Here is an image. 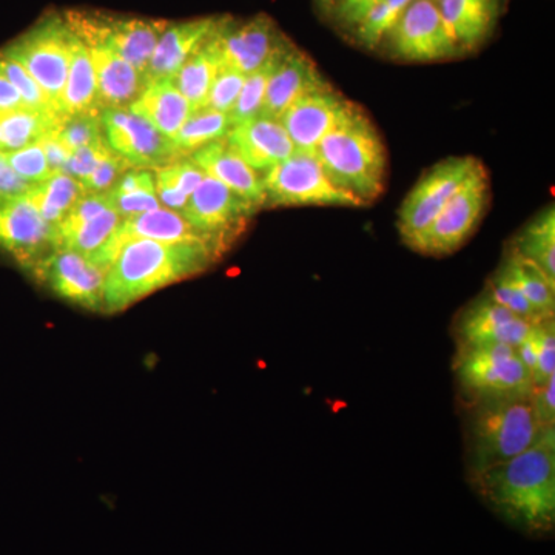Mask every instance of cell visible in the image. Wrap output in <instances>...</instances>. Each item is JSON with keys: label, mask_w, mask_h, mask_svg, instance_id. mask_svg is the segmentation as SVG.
<instances>
[{"label": "cell", "mask_w": 555, "mask_h": 555, "mask_svg": "<svg viewBox=\"0 0 555 555\" xmlns=\"http://www.w3.org/2000/svg\"><path fill=\"white\" fill-rule=\"evenodd\" d=\"M486 505L521 531L547 535L555 525V434L514 459L469 477Z\"/></svg>", "instance_id": "obj_1"}, {"label": "cell", "mask_w": 555, "mask_h": 555, "mask_svg": "<svg viewBox=\"0 0 555 555\" xmlns=\"http://www.w3.org/2000/svg\"><path fill=\"white\" fill-rule=\"evenodd\" d=\"M219 257L221 251L204 240L130 241L120 247L105 275L104 313L122 312L160 288L198 275Z\"/></svg>", "instance_id": "obj_2"}, {"label": "cell", "mask_w": 555, "mask_h": 555, "mask_svg": "<svg viewBox=\"0 0 555 555\" xmlns=\"http://www.w3.org/2000/svg\"><path fill=\"white\" fill-rule=\"evenodd\" d=\"M315 156L334 184L366 206L385 193V141L366 112L353 102L341 122L320 142Z\"/></svg>", "instance_id": "obj_3"}, {"label": "cell", "mask_w": 555, "mask_h": 555, "mask_svg": "<svg viewBox=\"0 0 555 555\" xmlns=\"http://www.w3.org/2000/svg\"><path fill=\"white\" fill-rule=\"evenodd\" d=\"M466 456L469 477L528 451L554 427L537 418L531 398H491L469 403Z\"/></svg>", "instance_id": "obj_4"}, {"label": "cell", "mask_w": 555, "mask_h": 555, "mask_svg": "<svg viewBox=\"0 0 555 555\" xmlns=\"http://www.w3.org/2000/svg\"><path fill=\"white\" fill-rule=\"evenodd\" d=\"M72 36L64 14L49 11L30 30L0 50L30 73L40 89L46 91L57 115H61L62 93L67 82Z\"/></svg>", "instance_id": "obj_5"}, {"label": "cell", "mask_w": 555, "mask_h": 555, "mask_svg": "<svg viewBox=\"0 0 555 555\" xmlns=\"http://www.w3.org/2000/svg\"><path fill=\"white\" fill-rule=\"evenodd\" d=\"M264 207H366L353 193L338 188L312 153L295 152L261 175Z\"/></svg>", "instance_id": "obj_6"}, {"label": "cell", "mask_w": 555, "mask_h": 555, "mask_svg": "<svg viewBox=\"0 0 555 555\" xmlns=\"http://www.w3.org/2000/svg\"><path fill=\"white\" fill-rule=\"evenodd\" d=\"M456 382L469 403L491 398L531 396V374L517 350L507 346H460L455 357Z\"/></svg>", "instance_id": "obj_7"}, {"label": "cell", "mask_w": 555, "mask_h": 555, "mask_svg": "<svg viewBox=\"0 0 555 555\" xmlns=\"http://www.w3.org/2000/svg\"><path fill=\"white\" fill-rule=\"evenodd\" d=\"M489 196L488 170L480 163L447 207L425 230L409 240L406 246L429 257H443L459 250L483 218Z\"/></svg>", "instance_id": "obj_8"}, {"label": "cell", "mask_w": 555, "mask_h": 555, "mask_svg": "<svg viewBox=\"0 0 555 555\" xmlns=\"http://www.w3.org/2000/svg\"><path fill=\"white\" fill-rule=\"evenodd\" d=\"M64 16L76 35L107 43L144 78L160 35L169 25V21L115 16L100 11H67Z\"/></svg>", "instance_id": "obj_9"}, {"label": "cell", "mask_w": 555, "mask_h": 555, "mask_svg": "<svg viewBox=\"0 0 555 555\" xmlns=\"http://www.w3.org/2000/svg\"><path fill=\"white\" fill-rule=\"evenodd\" d=\"M476 158H448L426 171L398 211V230L404 244L425 230L454 198L466 179L477 169Z\"/></svg>", "instance_id": "obj_10"}, {"label": "cell", "mask_w": 555, "mask_h": 555, "mask_svg": "<svg viewBox=\"0 0 555 555\" xmlns=\"http://www.w3.org/2000/svg\"><path fill=\"white\" fill-rule=\"evenodd\" d=\"M383 43L390 56L404 62H438L462 56L434 0H412Z\"/></svg>", "instance_id": "obj_11"}, {"label": "cell", "mask_w": 555, "mask_h": 555, "mask_svg": "<svg viewBox=\"0 0 555 555\" xmlns=\"http://www.w3.org/2000/svg\"><path fill=\"white\" fill-rule=\"evenodd\" d=\"M255 210L257 208L246 199L206 175L181 215L201 238L214 244L222 254L243 232Z\"/></svg>", "instance_id": "obj_12"}, {"label": "cell", "mask_w": 555, "mask_h": 555, "mask_svg": "<svg viewBox=\"0 0 555 555\" xmlns=\"http://www.w3.org/2000/svg\"><path fill=\"white\" fill-rule=\"evenodd\" d=\"M104 139L133 169H159L182 159L173 139L156 130L130 107L102 109Z\"/></svg>", "instance_id": "obj_13"}, {"label": "cell", "mask_w": 555, "mask_h": 555, "mask_svg": "<svg viewBox=\"0 0 555 555\" xmlns=\"http://www.w3.org/2000/svg\"><path fill=\"white\" fill-rule=\"evenodd\" d=\"M56 248L57 229L40 217L27 196L0 199V251L30 272Z\"/></svg>", "instance_id": "obj_14"}, {"label": "cell", "mask_w": 555, "mask_h": 555, "mask_svg": "<svg viewBox=\"0 0 555 555\" xmlns=\"http://www.w3.org/2000/svg\"><path fill=\"white\" fill-rule=\"evenodd\" d=\"M30 273L56 297L82 309L104 312L107 272L75 251L56 248L38 262Z\"/></svg>", "instance_id": "obj_15"}, {"label": "cell", "mask_w": 555, "mask_h": 555, "mask_svg": "<svg viewBox=\"0 0 555 555\" xmlns=\"http://www.w3.org/2000/svg\"><path fill=\"white\" fill-rule=\"evenodd\" d=\"M215 42L224 67L250 75L278 51L286 49L291 40L280 31L272 17L261 13L240 24L224 16L215 33Z\"/></svg>", "instance_id": "obj_16"}, {"label": "cell", "mask_w": 555, "mask_h": 555, "mask_svg": "<svg viewBox=\"0 0 555 555\" xmlns=\"http://www.w3.org/2000/svg\"><path fill=\"white\" fill-rule=\"evenodd\" d=\"M350 105L352 102L331 86L321 87L298 98L278 120L297 152L315 155L320 142L341 122Z\"/></svg>", "instance_id": "obj_17"}, {"label": "cell", "mask_w": 555, "mask_h": 555, "mask_svg": "<svg viewBox=\"0 0 555 555\" xmlns=\"http://www.w3.org/2000/svg\"><path fill=\"white\" fill-rule=\"evenodd\" d=\"M534 323L511 312L489 295H481L462 310L455 321L460 346H507L517 349Z\"/></svg>", "instance_id": "obj_18"}, {"label": "cell", "mask_w": 555, "mask_h": 555, "mask_svg": "<svg viewBox=\"0 0 555 555\" xmlns=\"http://www.w3.org/2000/svg\"><path fill=\"white\" fill-rule=\"evenodd\" d=\"M225 141L251 169L261 175L297 152L280 120L266 116L232 126Z\"/></svg>", "instance_id": "obj_19"}, {"label": "cell", "mask_w": 555, "mask_h": 555, "mask_svg": "<svg viewBox=\"0 0 555 555\" xmlns=\"http://www.w3.org/2000/svg\"><path fill=\"white\" fill-rule=\"evenodd\" d=\"M80 39L89 47L94 73H96L98 108L102 112L108 108L130 107L147 87L144 76L102 40Z\"/></svg>", "instance_id": "obj_20"}, {"label": "cell", "mask_w": 555, "mask_h": 555, "mask_svg": "<svg viewBox=\"0 0 555 555\" xmlns=\"http://www.w3.org/2000/svg\"><path fill=\"white\" fill-rule=\"evenodd\" d=\"M326 86L327 80L318 72L315 62L292 46L270 76L259 116L278 120L302 94Z\"/></svg>", "instance_id": "obj_21"}, {"label": "cell", "mask_w": 555, "mask_h": 555, "mask_svg": "<svg viewBox=\"0 0 555 555\" xmlns=\"http://www.w3.org/2000/svg\"><path fill=\"white\" fill-rule=\"evenodd\" d=\"M224 17H201L167 25L150 60L145 80L173 78L182 67L218 30Z\"/></svg>", "instance_id": "obj_22"}, {"label": "cell", "mask_w": 555, "mask_h": 555, "mask_svg": "<svg viewBox=\"0 0 555 555\" xmlns=\"http://www.w3.org/2000/svg\"><path fill=\"white\" fill-rule=\"evenodd\" d=\"M207 177L217 179L225 188L246 199L255 208L264 207L266 196L261 175L241 158L225 138L210 142L189 156Z\"/></svg>", "instance_id": "obj_23"}, {"label": "cell", "mask_w": 555, "mask_h": 555, "mask_svg": "<svg viewBox=\"0 0 555 555\" xmlns=\"http://www.w3.org/2000/svg\"><path fill=\"white\" fill-rule=\"evenodd\" d=\"M449 36L465 54L491 38L502 11V0H434Z\"/></svg>", "instance_id": "obj_24"}, {"label": "cell", "mask_w": 555, "mask_h": 555, "mask_svg": "<svg viewBox=\"0 0 555 555\" xmlns=\"http://www.w3.org/2000/svg\"><path fill=\"white\" fill-rule=\"evenodd\" d=\"M130 109L170 139L177 137L185 120L195 113L171 78L150 80Z\"/></svg>", "instance_id": "obj_25"}, {"label": "cell", "mask_w": 555, "mask_h": 555, "mask_svg": "<svg viewBox=\"0 0 555 555\" xmlns=\"http://www.w3.org/2000/svg\"><path fill=\"white\" fill-rule=\"evenodd\" d=\"M119 224V215L116 214L115 208L109 207L65 235L61 240L60 248L75 251L107 272L118 255L115 236Z\"/></svg>", "instance_id": "obj_26"}, {"label": "cell", "mask_w": 555, "mask_h": 555, "mask_svg": "<svg viewBox=\"0 0 555 555\" xmlns=\"http://www.w3.org/2000/svg\"><path fill=\"white\" fill-rule=\"evenodd\" d=\"M134 240L160 241V243H177V241L204 240L177 211L167 208L144 211L134 217L120 219L116 230L115 247L120 250L124 244ZM206 241V240H204ZM211 244V243H210Z\"/></svg>", "instance_id": "obj_27"}, {"label": "cell", "mask_w": 555, "mask_h": 555, "mask_svg": "<svg viewBox=\"0 0 555 555\" xmlns=\"http://www.w3.org/2000/svg\"><path fill=\"white\" fill-rule=\"evenodd\" d=\"M67 82L61 101V116L98 108V82L89 47L73 31Z\"/></svg>", "instance_id": "obj_28"}, {"label": "cell", "mask_w": 555, "mask_h": 555, "mask_svg": "<svg viewBox=\"0 0 555 555\" xmlns=\"http://www.w3.org/2000/svg\"><path fill=\"white\" fill-rule=\"evenodd\" d=\"M221 67V56L214 35L171 78L175 87L192 105L193 112L206 107L208 91Z\"/></svg>", "instance_id": "obj_29"}, {"label": "cell", "mask_w": 555, "mask_h": 555, "mask_svg": "<svg viewBox=\"0 0 555 555\" xmlns=\"http://www.w3.org/2000/svg\"><path fill=\"white\" fill-rule=\"evenodd\" d=\"M25 196L30 199L40 217L57 228L75 204L86 196V192L75 178L65 173H54L46 181L33 184Z\"/></svg>", "instance_id": "obj_30"}, {"label": "cell", "mask_w": 555, "mask_h": 555, "mask_svg": "<svg viewBox=\"0 0 555 555\" xmlns=\"http://www.w3.org/2000/svg\"><path fill=\"white\" fill-rule=\"evenodd\" d=\"M60 118L57 113L31 108H21L0 116V153L16 152L36 144L56 127Z\"/></svg>", "instance_id": "obj_31"}, {"label": "cell", "mask_w": 555, "mask_h": 555, "mask_svg": "<svg viewBox=\"0 0 555 555\" xmlns=\"http://www.w3.org/2000/svg\"><path fill=\"white\" fill-rule=\"evenodd\" d=\"M502 268L540 317H554L555 281L550 280L546 273L531 261L521 258L513 248Z\"/></svg>", "instance_id": "obj_32"}, {"label": "cell", "mask_w": 555, "mask_h": 555, "mask_svg": "<svg viewBox=\"0 0 555 555\" xmlns=\"http://www.w3.org/2000/svg\"><path fill=\"white\" fill-rule=\"evenodd\" d=\"M514 251L555 281V211L547 207L532 219L513 244Z\"/></svg>", "instance_id": "obj_33"}, {"label": "cell", "mask_w": 555, "mask_h": 555, "mask_svg": "<svg viewBox=\"0 0 555 555\" xmlns=\"http://www.w3.org/2000/svg\"><path fill=\"white\" fill-rule=\"evenodd\" d=\"M230 129H232V120L229 115L210 108H201L185 120L184 126L173 138V144L179 155L188 158L204 145L228 137Z\"/></svg>", "instance_id": "obj_34"}, {"label": "cell", "mask_w": 555, "mask_h": 555, "mask_svg": "<svg viewBox=\"0 0 555 555\" xmlns=\"http://www.w3.org/2000/svg\"><path fill=\"white\" fill-rule=\"evenodd\" d=\"M411 2L412 0H382L353 28L357 42L367 50L378 49Z\"/></svg>", "instance_id": "obj_35"}, {"label": "cell", "mask_w": 555, "mask_h": 555, "mask_svg": "<svg viewBox=\"0 0 555 555\" xmlns=\"http://www.w3.org/2000/svg\"><path fill=\"white\" fill-rule=\"evenodd\" d=\"M292 46H294V43H288L286 49L278 51L275 56L270 57L261 68L247 75L238 101H236L235 107H233L229 115L230 120H232V126H236V124L244 122V120L247 119L257 118V116L261 115L270 76H272L278 62L281 61V57L287 53Z\"/></svg>", "instance_id": "obj_36"}, {"label": "cell", "mask_w": 555, "mask_h": 555, "mask_svg": "<svg viewBox=\"0 0 555 555\" xmlns=\"http://www.w3.org/2000/svg\"><path fill=\"white\" fill-rule=\"evenodd\" d=\"M53 134L60 139L69 152H75V150L101 141V139H104L101 109L61 116L53 129Z\"/></svg>", "instance_id": "obj_37"}, {"label": "cell", "mask_w": 555, "mask_h": 555, "mask_svg": "<svg viewBox=\"0 0 555 555\" xmlns=\"http://www.w3.org/2000/svg\"><path fill=\"white\" fill-rule=\"evenodd\" d=\"M0 73L10 80L11 86L21 94L25 107L38 109V112L56 113L46 91L40 89L39 83L31 78L30 73L22 67L20 62L0 53Z\"/></svg>", "instance_id": "obj_38"}, {"label": "cell", "mask_w": 555, "mask_h": 555, "mask_svg": "<svg viewBox=\"0 0 555 555\" xmlns=\"http://www.w3.org/2000/svg\"><path fill=\"white\" fill-rule=\"evenodd\" d=\"M486 295H489L500 306L516 313V315L524 318L526 321L537 323V321L545 320L535 312V309L529 305L528 299L524 297L518 291L516 284L507 276L505 269L500 268L494 275L489 278L486 284Z\"/></svg>", "instance_id": "obj_39"}, {"label": "cell", "mask_w": 555, "mask_h": 555, "mask_svg": "<svg viewBox=\"0 0 555 555\" xmlns=\"http://www.w3.org/2000/svg\"><path fill=\"white\" fill-rule=\"evenodd\" d=\"M0 155L7 160L11 170L28 184H39L54 175L40 142L16 152L0 153Z\"/></svg>", "instance_id": "obj_40"}, {"label": "cell", "mask_w": 555, "mask_h": 555, "mask_svg": "<svg viewBox=\"0 0 555 555\" xmlns=\"http://www.w3.org/2000/svg\"><path fill=\"white\" fill-rule=\"evenodd\" d=\"M246 78L247 75L238 72V69L222 65L219 68L217 78L211 83L210 91H208L206 107L204 108L230 115V112L235 107L236 101H238Z\"/></svg>", "instance_id": "obj_41"}, {"label": "cell", "mask_w": 555, "mask_h": 555, "mask_svg": "<svg viewBox=\"0 0 555 555\" xmlns=\"http://www.w3.org/2000/svg\"><path fill=\"white\" fill-rule=\"evenodd\" d=\"M537 364L532 374L534 387L545 385L555 375V327L554 317L537 321Z\"/></svg>", "instance_id": "obj_42"}, {"label": "cell", "mask_w": 555, "mask_h": 555, "mask_svg": "<svg viewBox=\"0 0 555 555\" xmlns=\"http://www.w3.org/2000/svg\"><path fill=\"white\" fill-rule=\"evenodd\" d=\"M130 169H133V167L112 150L107 158L102 160L89 177L80 181V185H82L86 195L87 193H104L112 189L118 182V179Z\"/></svg>", "instance_id": "obj_43"}, {"label": "cell", "mask_w": 555, "mask_h": 555, "mask_svg": "<svg viewBox=\"0 0 555 555\" xmlns=\"http://www.w3.org/2000/svg\"><path fill=\"white\" fill-rule=\"evenodd\" d=\"M109 152H112V149L108 147L105 139L86 145V147L75 150V152H72V156H69L64 173L75 178L76 181H83V179L89 177L91 171L100 166L102 160L107 158Z\"/></svg>", "instance_id": "obj_44"}, {"label": "cell", "mask_w": 555, "mask_h": 555, "mask_svg": "<svg viewBox=\"0 0 555 555\" xmlns=\"http://www.w3.org/2000/svg\"><path fill=\"white\" fill-rule=\"evenodd\" d=\"M107 196L112 208H115L120 219L160 208L156 190H134V192L119 193V195L107 192Z\"/></svg>", "instance_id": "obj_45"}, {"label": "cell", "mask_w": 555, "mask_h": 555, "mask_svg": "<svg viewBox=\"0 0 555 555\" xmlns=\"http://www.w3.org/2000/svg\"><path fill=\"white\" fill-rule=\"evenodd\" d=\"M382 0H338L334 9L328 11L339 27L353 30L366 17L369 11Z\"/></svg>", "instance_id": "obj_46"}, {"label": "cell", "mask_w": 555, "mask_h": 555, "mask_svg": "<svg viewBox=\"0 0 555 555\" xmlns=\"http://www.w3.org/2000/svg\"><path fill=\"white\" fill-rule=\"evenodd\" d=\"M155 190L159 203L166 206L167 210L182 214L185 204H188L189 196H185L182 190L178 188L177 182L170 177L166 166L156 169Z\"/></svg>", "instance_id": "obj_47"}, {"label": "cell", "mask_w": 555, "mask_h": 555, "mask_svg": "<svg viewBox=\"0 0 555 555\" xmlns=\"http://www.w3.org/2000/svg\"><path fill=\"white\" fill-rule=\"evenodd\" d=\"M167 170H169L170 177L173 178V181L177 182L178 188L182 190L185 196L192 195L203 179L206 178V173H204L201 167L196 166L192 159L182 158L175 160V163L166 166Z\"/></svg>", "instance_id": "obj_48"}, {"label": "cell", "mask_w": 555, "mask_h": 555, "mask_svg": "<svg viewBox=\"0 0 555 555\" xmlns=\"http://www.w3.org/2000/svg\"><path fill=\"white\" fill-rule=\"evenodd\" d=\"M532 408L539 422L545 427L555 425V375L547 379L545 385L537 386L532 389Z\"/></svg>", "instance_id": "obj_49"}, {"label": "cell", "mask_w": 555, "mask_h": 555, "mask_svg": "<svg viewBox=\"0 0 555 555\" xmlns=\"http://www.w3.org/2000/svg\"><path fill=\"white\" fill-rule=\"evenodd\" d=\"M39 142L40 145H42L43 153H46L47 160H49L50 169L53 170L54 173H64L72 152L62 144L60 139L54 137L53 130H51L47 137L40 139Z\"/></svg>", "instance_id": "obj_50"}, {"label": "cell", "mask_w": 555, "mask_h": 555, "mask_svg": "<svg viewBox=\"0 0 555 555\" xmlns=\"http://www.w3.org/2000/svg\"><path fill=\"white\" fill-rule=\"evenodd\" d=\"M31 184L17 177L3 156L0 155V199L14 198V196L25 195Z\"/></svg>", "instance_id": "obj_51"}, {"label": "cell", "mask_w": 555, "mask_h": 555, "mask_svg": "<svg viewBox=\"0 0 555 555\" xmlns=\"http://www.w3.org/2000/svg\"><path fill=\"white\" fill-rule=\"evenodd\" d=\"M21 108H27L21 94L11 86L10 80L0 73V116L9 115V113Z\"/></svg>", "instance_id": "obj_52"}, {"label": "cell", "mask_w": 555, "mask_h": 555, "mask_svg": "<svg viewBox=\"0 0 555 555\" xmlns=\"http://www.w3.org/2000/svg\"><path fill=\"white\" fill-rule=\"evenodd\" d=\"M317 2L318 5L321 7V9L331 11L332 9H334L335 3H337L338 0H317Z\"/></svg>", "instance_id": "obj_53"}]
</instances>
